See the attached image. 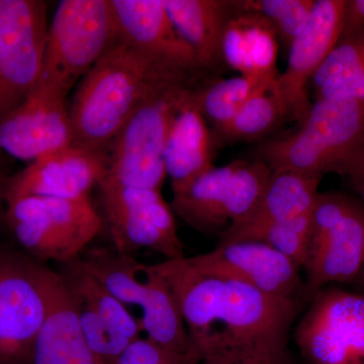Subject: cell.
Instances as JSON below:
<instances>
[{"instance_id":"obj_1","label":"cell","mask_w":364,"mask_h":364,"mask_svg":"<svg viewBox=\"0 0 364 364\" xmlns=\"http://www.w3.org/2000/svg\"><path fill=\"white\" fill-rule=\"evenodd\" d=\"M153 267L176 296L189 341V359L287 351L294 299L269 296L240 280L200 269L188 257Z\"/></svg>"},{"instance_id":"obj_2","label":"cell","mask_w":364,"mask_h":364,"mask_svg":"<svg viewBox=\"0 0 364 364\" xmlns=\"http://www.w3.org/2000/svg\"><path fill=\"white\" fill-rule=\"evenodd\" d=\"M174 71L183 70L119 40L74 93L69 107L73 146L107 152L146 95Z\"/></svg>"},{"instance_id":"obj_3","label":"cell","mask_w":364,"mask_h":364,"mask_svg":"<svg viewBox=\"0 0 364 364\" xmlns=\"http://www.w3.org/2000/svg\"><path fill=\"white\" fill-rule=\"evenodd\" d=\"M196 73L174 71L146 95L107 148L104 181L126 188L161 191L170 124Z\"/></svg>"},{"instance_id":"obj_4","label":"cell","mask_w":364,"mask_h":364,"mask_svg":"<svg viewBox=\"0 0 364 364\" xmlns=\"http://www.w3.org/2000/svg\"><path fill=\"white\" fill-rule=\"evenodd\" d=\"M363 149L364 102L318 98L298 131L260 146L259 160L272 170L340 174L344 165Z\"/></svg>"},{"instance_id":"obj_5","label":"cell","mask_w":364,"mask_h":364,"mask_svg":"<svg viewBox=\"0 0 364 364\" xmlns=\"http://www.w3.org/2000/svg\"><path fill=\"white\" fill-rule=\"evenodd\" d=\"M119 41L111 0H62L48 30L37 87L67 98Z\"/></svg>"},{"instance_id":"obj_6","label":"cell","mask_w":364,"mask_h":364,"mask_svg":"<svg viewBox=\"0 0 364 364\" xmlns=\"http://www.w3.org/2000/svg\"><path fill=\"white\" fill-rule=\"evenodd\" d=\"M4 221L28 255L58 264L79 257L102 229L90 198L26 196L7 203Z\"/></svg>"},{"instance_id":"obj_7","label":"cell","mask_w":364,"mask_h":364,"mask_svg":"<svg viewBox=\"0 0 364 364\" xmlns=\"http://www.w3.org/2000/svg\"><path fill=\"white\" fill-rule=\"evenodd\" d=\"M55 274L28 254L0 249V364H32Z\"/></svg>"},{"instance_id":"obj_8","label":"cell","mask_w":364,"mask_h":364,"mask_svg":"<svg viewBox=\"0 0 364 364\" xmlns=\"http://www.w3.org/2000/svg\"><path fill=\"white\" fill-rule=\"evenodd\" d=\"M272 172L261 160H236L214 167L173 195L170 208L193 229L222 236L253 212Z\"/></svg>"},{"instance_id":"obj_9","label":"cell","mask_w":364,"mask_h":364,"mask_svg":"<svg viewBox=\"0 0 364 364\" xmlns=\"http://www.w3.org/2000/svg\"><path fill=\"white\" fill-rule=\"evenodd\" d=\"M364 256V205L340 193H320L311 210L304 269L311 296L331 284L355 282Z\"/></svg>"},{"instance_id":"obj_10","label":"cell","mask_w":364,"mask_h":364,"mask_svg":"<svg viewBox=\"0 0 364 364\" xmlns=\"http://www.w3.org/2000/svg\"><path fill=\"white\" fill-rule=\"evenodd\" d=\"M48 30L47 2L0 0V119L37 87Z\"/></svg>"},{"instance_id":"obj_11","label":"cell","mask_w":364,"mask_h":364,"mask_svg":"<svg viewBox=\"0 0 364 364\" xmlns=\"http://www.w3.org/2000/svg\"><path fill=\"white\" fill-rule=\"evenodd\" d=\"M97 188L114 250L132 255L140 249H150L166 260L186 257L174 213L161 191L107 181Z\"/></svg>"},{"instance_id":"obj_12","label":"cell","mask_w":364,"mask_h":364,"mask_svg":"<svg viewBox=\"0 0 364 364\" xmlns=\"http://www.w3.org/2000/svg\"><path fill=\"white\" fill-rule=\"evenodd\" d=\"M309 364H364V294L324 287L294 330Z\"/></svg>"},{"instance_id":"obj_13","label":"cell","mask_w":364,"mask_h":364,"mask_svg":"<svg viewBox=\"0 0 364 364\" xmlns=\"http://www.w3.org/2000/svg\"><path fill=\"white\" fill-rule=\"evenodd\" d=\"M346 0H317L305 28L289 47L286 71L273 85L286 107L287 117L305 121L312 102L309 100L308 82L324 63L339 42Z\"/></svg>"},{"instance_id":"obj_14","label":"cell","mask_w":364,"mask_h":364,"mask_svg":"<svg viewBox=\"0 0 364 364\" xmlns=\"http://www.w3.org/2000/svg\"><path fill=\"white\" fill-rule=\"evenodd\" d=\"M67 98L36 87L14 111L0 119V150L23 161L73 146Z\"/></svg>"},{"instance_id":"obj_15","label":"cell","mask_w":364,"mask_h":364,"mask_svg":"<svg viewBox=\"0 0 364 364\" xmlns=\"http://www.w3.org/2000/svg\"><path fill=\"white\" fill-rule=\"evenodd\" d=\"M107 154L70 146L31 162L9 178L6 203L26 196L80 200L107 176Z\"/></svg>"},{"instance_id":"obj_16","label":"cell","mask_w":364,"mask_h":364,"mask_svg":"<svg viewBox=\"0 0 364 364\" xmlns=\"http://www.w3.org/2000/svg\"><path fill=\"white\" fill-rule=\"evenodd\" d=\"M188 258L200 269L240 280L269 296L296 301L303 291L301 269L263 242H220L214 250Z\"/></svg>"},{"instance_id":"obj_17","label":"cell","mask_w":364,"mask_h":364,"mask_svg":"<svg viewBox=\"0 0 364 364\" xmlns=\"http://www.w3.org/2000/svg\"><path fill=\"white\" fill-rule=\"evenodd\" d=\"M119 40L181 70H203L170 18L164 0H111Z\"/></svg>"},{"instance_id":"obj_18","label":"cell","mask_w":364,"mask_h":364,"mask_svg":"<svg viewBox=\"0 0 364 364\" xmlns=\"http://www.w3.org/2000/svg\"><path fill=\"white\" fill-rule=\"evenodd\" d=\"M193 85L182 97L170 124L164 164L173 195L214 168V138L196 105Z\"/></svg>"},{"instance_id":"obj_19","label":"cell","mask_w":364,"mask_h":364,"mask_svg":"<svg viewBox=\"0 0 364 364\" xmlns=\"http://www.w3.org/2000/svg\"><path fill=\"white\" fill-rule=\"evenodd\" d=\"M323 176L291 169L272 170L258 205L243 221L225 232L220 242L255 241L267 228L311 210Z\"/></svg>"},{"instance_id":"obj_20","label":"cell","mask_w":364,"mask_h":364,"mask_svg":"<svg viewBox=\"0 0 364 364\" xmlns=\"http://www.w3.org/2000/svg\"><path fill=\"white\" fill-rule=\"evenodd\" d=\"M279 41L274 28L263 16L236 11L223 36V61L240 75L275 81L279 75Z\"/></svg>"},{"instance_id":"obj_21","label":"cell","mask_w":364,"mask_h":364,"mask_svg":"<svg viewBox=\"0 0 364 364\" xmlns=\"http://www.w3.org/2000/svg\"><path fill=\"white\" fill-rule=\"evenodd\" d=\"M32 364H105L85 341L77 308L57 272L49 315L36 341Z\"/></svg>"},{"instance_id":"obj_22","label":"cell","mask_w":364,"mask_h":364,"mask_svg":"<svg viewBox=\"0 0 364 364\" xmlns=\"http://www.w3.org/2000/svg\"><path fill=\"white\" fill-rule=\"evenodd\" d=\"M172 23L195 52L203 70L224 63L222 42L225 28L235 14L233 1L225 0H164Z\"/></svg>"},{"instance_id":"obj_23","label":"cell","mask_w":364,"mask_h":364,"mask_svg":"<svg viewBox=\"0 0 364 364\" xmlns=\"http://www.w3.org/2000/svg\"><path fill=\"white\" fill-rule=\"evenodd\" d=\"M144 274L145 291L140 304L142 331L167 351L189 359L188 331L173 291L153 265L145 264Z\"/></svg>"},{"instance_id":"obj_24","label":"cell","mask_w":364,"mask_h":364,"mask_svg":"<svg viewBox=\"0 0 364 364\" xmlns=\"http://www.w3.org/2000/svg\"><path fill=\"white\" fill-rule=\"evenodd\" d=\"M311 80L316 100L343 97L364 102V28L340 38Z\"/></svg>"},{"instance_id":"obj_25","label":"cell","mask_w":364,"mask_h":364,"mask_svg":"<svg viewBox=\"0 0 364 364\" xmlns=\"http://www.w3.org/2000/svg\"><path fill=\"white\" fill-rule=\"evenodd\" d=\"M57 273L76 305L104 318L132 341L140 338V320L86 270L80 256L59 264Z\"/></svg>"},{"instance_id":"obj_26","label":"cell","mask_w":364,"mask_h":364,"mask_svg":"<svg viewBox=\"0 0 364 364\" xmlns=\"http://www.w3.org/2000/svg\"><path fill=\"white\" fill-rule=\"evenodd\" d=\"M80 259L88 272L124 306H140L145 291V264L114 248H86Z\"/></svg>"},{"instance_id":"obj_27","label":"cell","mask_w":364,"mask_h":364,"mask_svg":"<svg viewBox=\"0 0 364 364\" xmlns=\"http://www.w3.org/2000/svg\"><path fill=\"white\" fill-rule=\"evenodd\" d=\"M274 82L245 75L218 79L193 88V97L203 117L215 131L226 126L256 93L272 88Z\"/></svg>"},{"instance_id":"obj_28","label":"cell","mask_w":364,"mask_h":364,"mask_svg":"<svg viewBox=\"0 0 364 364\" xmlns=\"http://www.w3.org/2000/svg\"><path fill=\"white\" fill-rule=\"evenodd\" d=\"M287 117L286 107L272 88L260 91L243 105L236 116L215 130L214 142L252 141L267 136Z\"/></svg>"},{"instance_id":"obj_29","label":"cell","mask_w":364,"mask_h":364,"mask_svg":"<svg viewBox=\"0 0 364 364\" xmlns=\"http://www.w3.org/2000/svg\"><path fill=\"white\" fill-rule=\"evenodd\" d=\"M317 0H240L233 1L238 11L263 16L273 26L287 49L305 28Z\"/></svg>"},{"instance_id":"obj_30","label":"cell","mask_w":364,"mask_h":364,"mask_svg":"<svg viewBox=\"0 0 364 364\" xmlns=\"http://www.w3.org/2000/svg\"><path fill=\"white\" fill-rule=\"evenodd\" d=\"M311 210L289 221L272 225L264 230L255 241L263 242L284 254L299 269L305 268L310 245Z\"/></svg>"},{"instance_id":"obj_31","label":"cell","mask_w":364,"mask_h":364,"mask_svg":"<svg viewBox=\"0 0 364 364\" xmlns=\"http://www.w3.org/2000/svg\"><path fill=\"white\" fill-rule=\"evenodd\" d=\"M76 308L81 331L91 350L105 364L116 363L117 359L131 343L132 340L127 338L123 333L95 313L77 305Z\"/></svg>"},{"instance_id":"obj_32","label":"cell","mask_w":364,"mask_h":364,"mask_svg":"<svg viewBox=\"0 0 364 364\" xmlns=\"http://www.w3.org/2000/svg\"><path fill=\"white\" fill-rule=\"evenodd\" d=\"M176 356L179 355L167 351L147 337H140L127 346L114 364H167Z\"/></svg>"},{"instance_id":"obj_33","label":"cell","mask_w":364,"mask_h":364,"mask_svg":"<svg viewBox=\"0 0 364 364\" xmlns=\"http://www.w3.org/2000/svg\"><path fill=\"white\" fill-rule=\"evenodd\" d=\"M198 364H291L286 353L232 354L203 359Z\"/></svg>"},{"instance_id":"obj_34","label":"cell","mask_w":364,"mask_h":364,"mask_svg":"<svg viewBox=\"0 0 364 364\" xmlns=\"http://www.w3.org/2000/svg\"><path fill=\"white\" fill-rule=\"evenodd\" d=\"M364 28V0H346L342 20L341 37Z\"/></svg>"},{"instance_id":"obj_35","label":"cell","mask_w":364,"mask_h":364,"mask_svg":"<svg viewBox=\"0 0 364 364\" xmlns=\"http://www.w3.org/2000/svg\"><path fill=\"white\" fill-rule=\"evenodd\" d=\"M340 176L348 178L352 188L358 193L364 203V149L344 165Z\"/></svg>"},{"instance_id":"obj_36","label":"cell","mask_w":364,"mask_h":364,"mask_svg":"<svg viewBox=\"0 0 364 364\" xmlns=\"http://www.w3.org/2000/svg\"><path fill=\"white\" fill-rule=\"evenodd\" d=\"M9 181V178H7L6 174H4L1 163H0V222L4 221V215H6V193Z\"/></svg>"},{"instance_id":"obj_37","label":"cell","mask_w":364,"mask_h":364,"mask_svg":"<svg viewBox=\"0 0 364 364\" xmlns=\"http://www.w3.org/2000/svg\"><path fill=\"white\" fill-rule=\"evenodd\" d=\"M356 284L359 287H360L363 291H364V256H363V267H361L360 272H359L358 277H356L355 279Z\"/></svg>"},{"instance_id":"obj_38","label":"cell","mask_w":364,"mask_h":364,"mask_svg":"<svg viewBox=\"0 0 364 364\" xmlns=\"http://www.w3.org/2000/svg\"><path fill=\"white\" fill-rule=\"evenodd\" d=\"M167 364H191V363L189 361L188 358H183V356H176V358L172 359V360Z\"/></svg>"}]
</instances>
